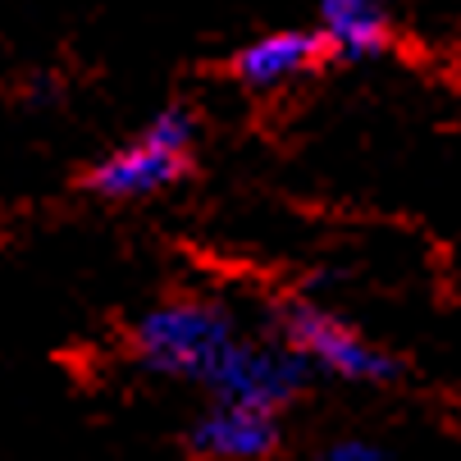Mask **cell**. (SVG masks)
<instances>
[{
	"instance_id": "obj_1",
	"label": "cell",
	"mask_w": 461,
	"mask_h": 461,
	"mask_svg": "<svg viewBox=\"0 0 461 461\" xmlns=\"http://www.w3.org/2000/svg\"><path fill=\"white\" fill-rule=\"evenodd\" d=\"M242 343L233 315L220 302L206 297H178L165 306H151L133 324V352L151 375L187 379L211 388L224 357Z\"/></svg>"
},
{
	"instance_id": "obj_2",
	"label": "cell",
	"mask_w": 461,
	"mask_h": 461,
	"mask_svg": "<svg viewBox=\"0 0 461 461\" xmlns=\"http://www.w3.org/2000/svg\"><path fill=\"white\" fill-rule=\"evenodd\" d=\"M196 138V119L183 105H165L138 142L119 147L114 156H105L92 174L87 187L105 202H138V196H156L169 183H178L187 174V147Z\"/></svg>"
},
{
	"instance_id": "obj_8",
	"label": "cell",
	"mask_w": 461,
	"mask_h": 461,
	"mask_svg": "<svg viewBox=\"0 0 461 461\" xmlns=\"http://www.w3.org/2000/svg\"><path fill=\"white\" fill-rule=\"evenodd\" d=\"M320 461H384V447L370 438H339L320 452Z\"/></svg>"
},
{
	"instance_id": "obj_3",
	"label": "cell",
	"mask_w": 461,
	"mask_h": 461,
	"mask_svg": "<svg viewBox=\"0 0 461 461\" xmlns=\"http://www.w3.org/2000/svg\"><path fill=\"white\" fill-rule=\"evenodd\" d=\"M279 334L284 343L311 366L348 384H388L398 379V361L366 343L357 329H348L339 315H329L315 302H288L279 311Z\"/></svg>"
},
{
	"instance_id": "obj_6",
	"label": "cell",
	"mask_w": 461,
	"mask_h": 461,
	"mask_svg": "<svg viewBox=\"0 0 461 461\" xmlns=\"http://www.w3.org/2000/svg\"><path fill=\"white\" fill-rule=\"evenodd\" d=\"M320 46H324V37H315V32H297V28L293 32H266V37H256L251 46L238 50L233 74L251 92H279V87H288V83H297L302 74L315 69Z\"/></svg>"
},
{
	"instance_id": "obj_5",
	"label": "cell",
	"mask_w": 461,
	"mask_h": 461,
	"mask_svg": "<svg viewBox=\"0 0 461 461\" xmlns=\"http://www.w3.org/2000/svg\"><path fill=\"white\" fill-rule=\"evenodd\" d=\"M279 447V420L266 407L220 402L192 425V452L206 461H266Z\"/></svg>"
},
{
	"instance_id": "obj_7",
	"label": "cell",
	"mask_w": 461,
	"mask_h": 461,
	"mask_svg": "<svg viewBox=\"0 0 461 461\" xmlns=\"http://www.w3.org/2000/svg\"><path fill=\"white\" fill-rule=\"evenodd\" d=\"M320 37L343 59H370L388 46L384 0H320Z\"/></svg>"
},
{
	"instance_id": "obj_4",
	"label": "cell",
	"mask_w": 461,
	"mask_h": 461,
	"mask_svg": "<svg viewBox=\"0 0 461 461\" xmlns=\"http://www.w3.org/2000/svg\"><path fill=\"white\" fill-rule=\"evenodd\" d=\"M311 366L288 348V343H238L220 375L211 379V393L220 402H247V407H266V411H279L288 407L302 384H306Z\"/></svg>"
}]
</instances>
